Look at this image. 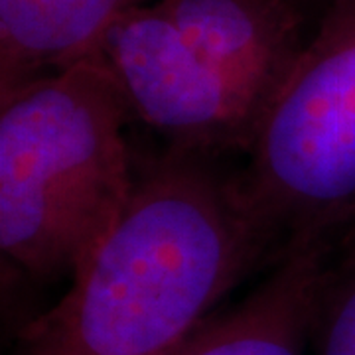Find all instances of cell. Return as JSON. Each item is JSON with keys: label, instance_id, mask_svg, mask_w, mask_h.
<instances>
[{"label": "cell", "instance_id": "6da1fadb", "mask_svg": "<svg viewBox=\"0 0 355 355\" xmlns=\"http://www.w3.org/2000/svg\"><path fill=\"white\" fill-rule=\"evenodd\" d=\"M265 259L275 245L239 176L168 148L139 164L123 216L10 355H172Z\"/></svg>", "mask_w": 355, "mask_h": 355}, {"label": "cell", "instance_id": "7a4b0ae2", "mask_svg": "<svg viewBox=\"0 0 355 355\" xmlns=\"http://www.w3.org/2000/svg\"><path fill=\"white\" fill-rule=\"evenodd\" d=\"M0 249L30 279H71L127 209L130 114L93 55L0 97Z\"/></svg>", "mask_w": 355, "mask_h": 355}, {"label": "cell", "instance_id": "3957f363", "mask_svg": "<svg viewBox=\"0 0 355 355\" xmlns=\"http://www.w3.org/2000/svg\"><path fill=\"white\" fill-rule=\"evenodd\" d=\"M247 156L237 176L275 259L355 231V0H326Z\"/></svg>", "mask_w": 355, "mask_h": 355}, {"label": "cell", "instance_id": "277c9868", "mask_svg": "<svg viewBox=\"0 0 355 355\" xmlns=\"http://www.w3.org/2000/svg\"><path fill=\"white\" fill-rule=\"evenodd\" d=\"M87 55L113 77L130 119L160 132L170 150L247 154L257 116L158 2L119 14Z\"/></svg>", "mask_w": 355, "mask_h": 355}, {"label": "cell", "instance_id": "5b68a950", "mask_svg": "<svg viewBox=\"0 0 355 355\" xmlns=\"http://www.w3.org/2000/svg\"><path fill=\"white\" fill-rule=\"evenodd\" d=\"M158 4L184 38L241 97L259 127L304 46L298 2L158 0Z\"/></svg>", "mask_w": 355, "mask_h": 355}, {"label": "cell", "instance_id": "8992f818", "mask_svg": "<svg viewBox=\"0 0 355 355\" xmlns=\"http://www.w3.org/2000/svg\"><path fill=\"white\" fill-rule=\"evenodd\" d=\"M326 251L292 247L245 300L214 312L172 355H308L310 314Z\"/></svg>", "mask_w": 355, "mask_h": 355}, {"label": "cell", "instance_id": "52a82bcc", "mask_svg": "<svg viewBox=\"0 0 355 355\" xmlns=\"http://www.w3.org/2000/svg\"><path fill=\"white\" fill-rule=\"evenodd\" d=\"M158 0H0V97L85 58L119 14Z\"/></svg>", "mask_w": 355, "mask_h": 355}, {"label": "cell", "instance_id": "ba28073f", "mask_svg": "<svg viewBox=\"0 0 355 355\" xmlns=\"http://www.w3.org/2000/svg\"><path fill=\"white\" fill-rule=\"evenodd\" d=\"M310 354L355 355V231L324 254L310 314Z\"/></svg>", "mask_w": 355, "mask_h": 355}, {"label": "cell", "instance_id": "9c48e42d", "mask_svg": "<svg viewBox=\"0 0 355 355\" xmlns=\"http://www.w3.org/2000/svg\"><path fill=\"white\" fill-rule=\"evenodd\" d=\"M294 2H298V0H294Z\"/></svg>", "mask_w": 355, "mask_h": 355}]
</instances>
